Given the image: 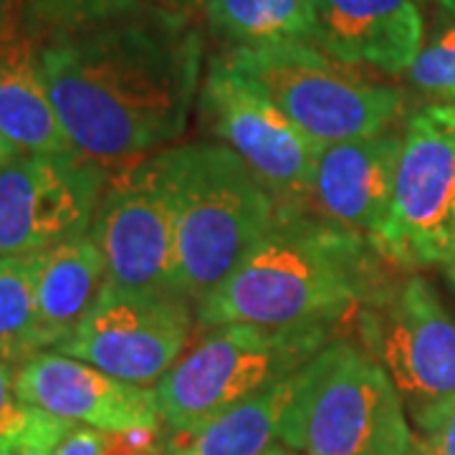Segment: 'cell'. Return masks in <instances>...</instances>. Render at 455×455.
<instances>
[{"instance_id": "1", "label": "cell", "mask_w": 455, "mask_h": 455, "mask_svg": "<svg viewBox=\"0 0 455 455\" xmlns=\"http://www.w3.org/2000/svg\"><path fill=\"white\" fill-rule=\"evenodd\" d=\"M38 68L71 145L97 164L140 163L188 127L203 38L175 8L51 33Z\"/></svg>"}, {"instance_id": "2", "label": "cell", "mask_w": 455, "mask_h": 455, "mask_svg": "<svg viewBox=\"0 0 455 455\" xmlns=\"http://www.w3.org/2000/svg\"><path fill=\"white\" fill-rule=\"evenodd\" d=\"M377 245L357 230L281 208L238 268L197 304L203 326L334 324L387 281Z\"/></svg>"}, {"instance_id": "3", "label": "cell", "mask_w": 455, "mask_h": 455, "mask_svg": "<svg viewBox=\"0 0 455 455\" xmlns=\"http://www.w3.org/2000/svg\"><path fill=\"white\" fill-rule=\"evenodd\" d=\"M152 160L175 211L180 296L200 304L271 230L281 208L226 145H180Z\"/></svg>"}, {"instance_id": "4", "label": "cell", "mask_w": 455, "mask_h": 455, "mask_svg": "<svg viewBox=\"0 0 455 455\" xmlns=\"http://www.w3.org/2000/svg\"><path fill=\"white\" fill-rule=\"evenodd\" d=\"M281 443L299 455H412L415 433L382 364L337 339L301 367Z\"/></svg>"}, {"instance_id": "5", "label": "cell", "mask_w": 455, "mask_h": 455, "mask_svg": "<svg viewBox=\"0 0 455 455\" xmlns=\"http://www.w3.org/2000/svg\"><path fill=\"white\" fill-rule=\"evenodd\" d=\"M329 334V324L212 326L155 385L164 427L178 438L193 435L228 407L307 367Z\"/></svg>"}, {"instance_id": "6", "label": "cell", "mask_w": 455, "mask_h": 455, "mask_svg": "<svg viewBox=\"0 0 455 455\" xmlns=\"http://www.w3.org/2000/svg\"><path fill=\"white\" fill-rule=\"evenodd\" d=\"M226 61L319 145L390 130L403 92L309 41L235 46Z\"/></svg>"}, {"instance_id": "7", "label": "cell", "mask_w": 455, "mask_h": 455, "mask_svg": "<svg viewBox=\"0 0 455 455\" xmlns=\"http://www.w3.org/2000/svg\"><path fill=\"white\" fill-rule=\"evenodd\" d=\"M364 349L390 374L420 430L455 400V319L423 276L385 283L359 316Z\"/></svg>"}, {"instance_id": "8", "label": "cell", "mask_w": 455, "mask_h": 455, "mask_svg": "<svg viewBox=\"0 0 455 455\" xmlns=\"http://www.w3.org/2000/svg\"><path fill=\"white\" fill-rule=\"evenodd\" d=\"M385 259L403 268L445 266L455 253V101L407 116Z\"/></svg>"}, {"instance_id": "9", "label": "cell", "mask_w": 455, "mask_h": 455, "mask_svg": "<svg viewBox=\"0 0 455 455\" xmlns=\"http://www.w3.org/2000/svg\"><path fill=\"white\" fill-rule=\"evenodd\" d=\"M203 109L212 132L271 190L278 208L307 211L324 145L299 130L226 56L215 59L203 84Z\"/></svg>"}, {"instance_id": "10", "label": "cell", "mask_w": 455, "mask_h": 455, "mask_svg": "<svg viewBox=\"0 0 455 455\" xmlns=\"http://www.w3.org/2000/svg\"><path fill=\"white\" fill-rule=\"evenodd\" d=\"M116 170L89 230L107 263V278L124 291L180 296L175 211L155 160Z\"/></svg>"}, {"instance_id": "11", "label": "cell", "mask_w": 455, "mask_h": 455, "mask_svg": "<svg viewBox=\"0 0 455 455\" xmlns=\"http://www.w3.org/2000/svg\"><path fill=\"white\" fill-rule=\"evenodd\" d=\"M104 167L84 155L18 152L0 170V256H33L92 230Z\"/></svg>"}, {"instance_id": "12", "label": "cell", "mask_w": 455, "mask_h": 455, "mask_svg": "<svg viewBox=\"0 0 455 455\" xmlns=\"http://www.w3.org/2000/svg\"><path fill=\"white\" fill-rule=\"evenodd\" d=\"M193 329L188 299L116 289L107 281L97 304L53 349L137 387H152L175 367Z\"/></svg>"}, {"instance_id": "13", "label": "cell", "mask_w": 455, "mask_h": 455, "mask_svg": "<svg viewBox=\"0 0 455 455\" xmlns=\"http://www.w3.org/2000/svg\"><path fill=\"white\" fill-rule=\"evenodd\" d=\"M13 385L26 405L107 435L163 425L155 387L122 382L61 352H38L16 364Z\"/></svg>"}, {"instance_id": "14", "label": "cell", "mask_w": 455, "mask_h": 455, "mask_svg": "<svg viewBox=\"0 0 455 455\" xmlns=\"http://www.w3.org/2000/svg\"><path fill=\"white\" fill-rule=\"evenodd\" d=\"M400 149L403 132L392 127L370 137L324 145L311 205L326 220L367 235L379 251L390 230Z\"/></svg>"}, {"instance_id": "15", "label": "cell", "mask_w": 455, "mask_h": 455, "mask_svg": "<svg viewBox=\"0 0 455 455\" xmlns=\"http://www.w3.org/2000/svg\"><path fill=\"white\" fill-rule=\"evenodd\" d=\"M314 46L349 66L403 74L423 49L415 0H314Z\"/></svg>"}, {"instance_id": "16", "label": "cell", "mask_w": 455, "mask_h": 455, "mask_svg": "<svg viewBox=\"0 0 455 455\" xmlns=\"http://www.w3.org/2000/svg\"><path fill=\"white\" fill-rule=\"evenodd\" d=\"M107 281V263L92 233L53 245L38 256L36 301L46 349H59L76 331Z\"/></svg>"}, {"instance_id": "17", "label": "cell", "mask_w": 455, "mask_h": 455, "mask_svg": "<svg viewBox=\"0 0 455 455\" xmlns=\"http://www.w3.org/2000/svg\"><path fill=\"white\" fill-rule=\"evenodd\" d=\"M0 140L16 152L79 155L51 101L38 51L23 38L0 46Z\"/></svg>"}, {"instance_id": "18", "label": "cell", "mask_w": 455, "mask_h": 455, "mask_svg": "<svg viewBox=\"0 0 455 455\" xmlns=\"http://www.w3.org/2000/svg\"><path fill=\"white\" fill-rule=\"evenodd\" d=\"M299 372L228 407L193 435H180L170 455H263L271 451L274 440H281L286 412L299 390Z\"/></svg>"}, {"instance_id": "19", "label": "cell", "mask_w": 455, "mask_h": 455, "mask_svg": "<svg viewBox=\"0 0 455 455\" xmlns=\"http://www.w3.org/2000/svg\"><path fill=\"white\" fill-rule=\"evenodd\" d=\"M208 26L235 46L314 44V0H205Z\"/></svg>"}, {"instance_id": "20", "label": "cell", "mask_w": 455, "mask_h": 455, "mask_svg": "<svg viewBox=\"0 0 455 455\" xmlns=\"http://www.w3.org/2000/svg\"><path fill=\"white\" fill-rule=\"evenodd\" d=\"M38 256H0V359L11 364L46 352L36 301Z\"/></svg>"}, {"instance_id": "21", "label": "cell", "mask_w": 455, "mask_h": 455, "mask_svg": "<svg viewBox=\"0 0 455 455\" xmlns=\"http://www.w3.org/2000/svg\"><path fill=\"white\" fill-rule=\"evenodd\" d=\"M145 8H175V5L172 0H33L28 18L36 28L51 36V33H68L109 23Z\"/></svg>"}, {"instance_id": "22", "label": "cell", "mask_w": 455, "mask_h": 455, "mask_svg": "<svg viewBox=\"0 0 455 455\" xmlns=\"http://www.w3.org/2000/svg\"><path fill=\"white\" fill-rule=\"evenodd\" d=\"M407 79L438 101H455V23L425 44L407 68Z\"/></svg>"}, {"instance_id": "23", "label": "cell", "mask_w": 455, "mask_h": 455, "mask_svg": "<svg viewBox=\"0 0 455 455\" xmlns=\"http://www.w3.org/2000/svg\"><path fill=\"white\" fill-rule=\"evenodd\" d=\"M16 364L0 359V455H18L33 418V407L16 395Z\"/></svg>"}, {"instance_id": "24", "label": "cell", "mask_w": 455, "mask_h": 455, "mask_svg": "<svg viewBox=\"0 0 455 455\" xmlns=\"http://www.w3.org/2000/svg\"><path fill=\"white\" fill-rule=\"evenodd\" d=\"M74 430V425L64 423L59 418H53L44 410L33 407V418L23 443L18 448V455H56V448L61 445V440Z\"/></svg>"}, {"instance_id": "25", "label": "cell", "mask_w": 455, "mask_h": 455, "mask_svg": "<svg viewBox=\"0 0 455 455\" xmlns=\"http://www.w3.org/2000/svg\"><path fill=\"white\" fill-rule=\"evenodd\" d=\"M412 455H455V400L418 430Z\"/></svg>"}, {"instance_id": "26", "label": "cell", "mask_w": 455, "mask_h": 455, "mask_svg": "<svg viewBox=\"0 0 455 455\" xmlns=\"http://www.w3.org/2000/svg\"><path fill=\"white\" fill-rule=\"evenodd\" d=\"M104 445L107 433L94 427H74L56 448V455H104Z\"/></svg>"}, {"instance_id": "27", "label": "cell", "mask_w": 455, "mask_h": 455, "mask_svg": "<svg viewBox=\"0 0 455 455\" xmlns=\"http://www.w3.org/2000/svg\"><path fill=\"white\" fill-rule=\"evenodd\" d=\"M13 155H18L16 149H13V147L8 145L5 140H0V170L5 167V163H8V160H11Z\"/></svg>"}, {"instance_id": "28", "label": "cell", "mask_w": 455, "mask_h": 455, "mask_svg": "<svg viewBox=\"0 0 455 455\" xmlns=\"http://www.w3.org/2000/svg\"><path fill=\"white\" fill-rule=\"evenodd\" d=\"M430 3H435V5H440L445 13H451V16L455 18V0H430Z\"/></svg>"}, {"instance_id": "29", "label": "cell", "mask_w": 455, "mask_h": 455, "mask_svg": "<svg viewBox=\"0 0 455 455\" xmlns=\"http://www.w3.org/2000/svg\"><path fill=\"white\" fill-rule=\"evenodd\" d=\"M443 271H445V276L451 278V283L455 286V253H453V259L448 260L445 266H443Z\"/></svg>"}, {"instance_id": "30", "label": "cell", "mask_w": 455, "mask_h": 455, "mask_svg": "<svg viewBox=\"0 0 455 455\" xmlns=\"http://www.w3.org/2000/svg\"><path fill=\"white\" fill-rule=\"evenodd\" d=\"M263 455H299V453L291 451V448H271V451H266Z\"/></svg>"}, {"instance_id": "31", "label": "cell", "mask_w": 455, "mask_h": 455, "mask_svg": "<svg viewBox=\"0 0 455 455\" xmlns=\"http://www.w3.org/2000/svg\"><path fill=\"white\" fill-rule=\"evenodd\" d=\"M193 3H203L205 5V0H172L175 8H185V5H193Z\"/></svg>"}, {"instance_id": "32", "label": "cell", "mask_w": 455, "mask_h": 455, "mask_svg": "<svg viewBox=\"0 0 455 455\" xmlns=\"http://www.w3.org/2000/svg\"><path fill=\"white\" fill-rule=\"evenodd\" d=\"M31 3H33V0H31Z\"/></svg>"}]
</instances>
